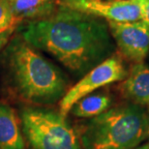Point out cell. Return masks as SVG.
<instances>
[{"mask_svg": "<svg viewBox=\"0 0 149 149\" xmlns=\"http://www.w3.org/2000/svg\"><path fill=\"white\" fill-rule=\"evenodd\" d=\"M20 36L76 76H84L115 50L106 19L61 6L47 19L29 22Z\"/></svg>", "mask_w": 149, "mask_h": 149, "instance_id": "obj_1", "label": "cell"}, {"mask_svg": "<svg viewBox=\"0 0 149 149\" xmlns=\"http://www.w3.org/2000/svg\"><path fill=\"white\" fill-rule=\"evenodd\" d=\"M2 67L10 88L26 102L54 104L67 92L62 71L20 35L12 38L3 50Z\"/></svg>", "mask_w": 149, "mask_h": 149, "instance_id": "obj_2", "label": "cell"}, {"mask_svg": "<svg viewBox=\"0 0 149 149\" xmlns=\"http://www.w3.org/2000/svg\"><path fill=\"white\" fill-rule=\"evenodd\" d=\"M149 117L143 107L127 104L93 117L80 136L83 149H133L148 138Z\"/></svg>", "mask_w": 149, "mask_h": 149, "instance_id": "obj_3", "label": "cell"}, {"mask_svg": "<svg viewBox=\"0 0 149 149\" xmlns=\"http://www.w3.org/2000/svg\"><path fill=\"white\" fill-rule=\"evenodd\" d=\"M20 120L23 135L32 149H81L77 134L60 112L25 108Z\"/></svg>", "mask_w": 149, "mask_h": 149, "instance_id": "obj_4", "label": "cell"}, {"mask_svg": "<svg viewBox=\"0 0 149 149\" xmlns=\"http://www.w3.org/2000/svg\"><path fill=\"white\" fill-rule=\"evenodd\" d=\"M128 71L119 56L113 54L86 73L68 90L59 105V112L66 116L72 107L81 98L94 93L101 87L126 79Z\"/></svg>", "mask_w": 149, "mask_h": 149, "instance_id": "obj_5", "label": "cell"}, {"mask_svg": "<svg viewBox=\"0 0 149 149\" xmlns=\"http://www.w3.org/2000/svg\"><path fill=\"white\" fill-rule=\"evenodd\" d=\"M109 31L120 54L134 64L144 63L149 54V26L143 20L108 22Z\"/></svg>", "mask_w": 149, "mask_h": 149, "instance_id": "obj_6", "label": "cell"}, {"mask_svg": "<svg viewBox=\"0 0 149 149\" xmlns=\"http://www.w3.org/2000/svg\"><path fill=\"white\" fill-rule=\"evenodd\" d=\"M77 11L100 17L107 22H131L142 20L141 0H102L80 6Z\"/></svg>", "mask_w": 149, "mask_h": 149, "instance_id": "obj_7", "label": "cell"}, {"mask_svg": "<svg viewBox=\"0 0 149 149\" xmlns=\"http://www.w3.org/2000/svg\"><path fill=\"white\" fill-rule=\"evenodd\" d=\"M120 89L132 104L149 108V67L144 63L134 64L122 80Z\"/></svg>", "mask_w": 149, "mask_h": 149, "instance_id": "obj_8", "label": "cell"}, {"mask_svg": "<svg viewBox=\"0 0 149 149\" xmlns=\"http://www.w3.org/2000/svg\"><path fill=\"white\" fill-rule=\"evenodd\" d=\"M0 149H25L19 118L7 104L0 102Z\"/></svg>", "mask_w": 149, "mask_h": 149, "instance_id": "obj_9", "label": "cell"}, {"mask_svg": "<svg viewBox=\"0 0 149 149\" xmlns=\"http://www.w3.org/2000/svg\"><path fill=\"white\" fill-rule=\"evenodd\" d=\"M10 5L14 16L22 22L47 19L59 7L56 0H13Z\"/></svg>", "mask_w": 149, "mask_h": 149, "instance_id": "obj_10", "label": "cell"}, {"mask_svg": "<svg viewBox=\"0 0 149 149\" xmlns=\"http://www.w3.org/2000/svg\"><path fill=\"white\" fill-rule=\"evenodd\" d=\"M111 104L109 95L106 93H92L81 98L71 109L74 116L80 118H93L109 109Z\"/></svg>", "mask_w": 149, "mask_h": 149, "instance_id": "obj_11", "label": "cell"}, {"mask_svg": "<svg viewBox=\"0 0 149 149\" xmlns=\"http://www.w3.org/2000/svg\"><path fill=\"white\" fill-rule=\"evenodd\" d=\"M20 24L22 22L14 16L10 2L7 0H0V32L17 29Z\"/></svg>", "mask_w": 149, "mask_h": 149, "instance_id": "obj_12", "label": "cell"}, {"mask_svg": "<svg viewBox=\"0 0 149 149\" xmlns=\"http://www.w3.org/2000/svg\"><path fill=\"white\" fill-rule=\"evenodd\" d=\"M56 1L58 3V6L77 10L80 6L84 4H87V3H91V2H99L102 1V0H56Z\"/></svg>", "mask_w": 149, "mask_h": 149, "instance_id": "obj_13", "label": "cell"}, {"mask_svg": "<svg viewBox=\"0 0 149 149\" xmlns=\"http://www.w3.org/2000/svg\"><path fill=\"white\" fill-rule=\"evenodd\" d=\"M16 29H9V30L0 32V52L8 45Z\"/></svg>", "mask_w": 149, "mask_h": 149, "instance_id": "obj_14", "label": "cell"}, {"mask_svg": "<svg viewBox=\"0 0 149 149\" xmlns=\"http://www.w3.org/2000/svg\"><path fill=\"white\" fill-rule=\"evenodd\" d=\"M142 20L149 26V0H141Z\"/></svg>", "mask_w": 149, "mask_h": 149, "instance_id": "obj_15", "label": "cell"}, {"mask_svg": "<svg viewBox=\"0 0 149 149\" xmlns=\"http://www.w3.org/2000/svg\"><path fill=\"white\" fill-rule=\"evenodd\" d=\"M133 149H149V143H144L142 145H139L138 147L133 148Z\"/></svg>", "mask_w": 149, "mask_h": 149, "instance_id": "obj_16", "label": "cell"}, {"mask_svg": "<svg viewBox=\"0 0 149 149\" xmlns=\"http://www.w3.org/2000/svg\"><path fill=\"white\" fill-rule=\"evenodd\" d=\"M147 113H148V117H149V108L147 109ZM148 138H149V132H148Z\"/></svg>", "mask_w": 149, "mask_h": 149, "instance_id": "obj_17", "label": "cell"}, {"mask_svg": "<svg viewBox=\"0 0 149 149\" xmlns=\"http://www.w3.org/2000/svg\"><path fill=\"white\" fill-rule=\"evenodd\" d=\"M7 1H9V2H10V1H13V0H7Z\"/></svg>", "mask_w": 149, "mask_h": 149, "instance_id": "obj_18", "label": "cell"}, {"mask_svg": "<svg viewBox=\"0 0 149 149\" xmlns=\"http://www.w3.org/2000/svg\"><path fill=\"white\" fill-rule=\"evenodd\" d=\"M107 1H113V0H107Z\"/></svg>", "mask_w": 149, "mask_h": 149, "instance_id": "obj_19", "label": "cell"}, {"mask_svg": "<svg viewBox=\"0 0 149 149\" xmlns=\"http://www.w3.org/2000/svg\"><path fill=\"white\" fill-rule=\"evenodd\" d=\"M148 56H149V54H148ZM148 61H149V58H148Z\"/></svg>", "mask_w": 149, "mask_h": 149, "instance_id": "obj_20", "label": "cell"}]
</instances>
